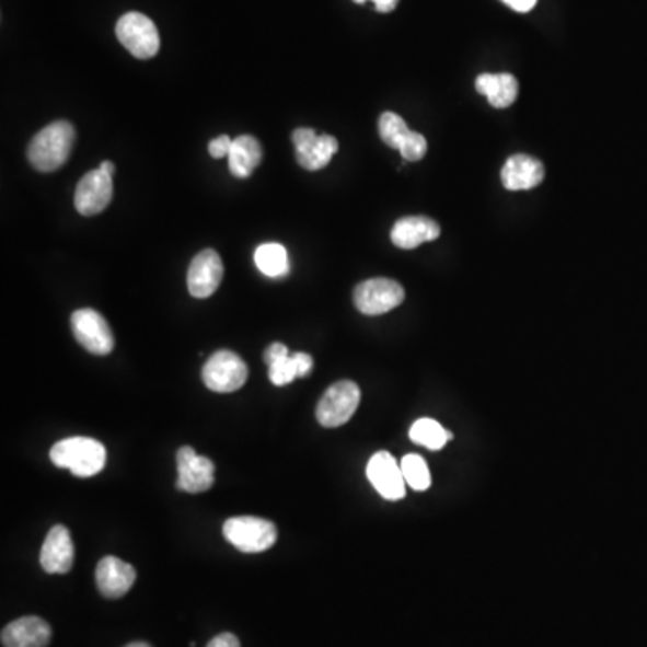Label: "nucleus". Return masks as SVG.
<instances>
[{"instance_id": "nucleus-16", "label": "nucleus", "mask_w": 647, "mask_h": 647, "mask_svg": "<svg viewBox=\"0 0 647 647\" xmlns=\"http://www.w3.org/2000/svg\"><path fill=\"white\" fill-rule=\"evenodd\" d=\"M441 236V227L427 216H407L392 227L391 240L397 249L412 251L416 246Z\"/></svg>"}, {"instance_id": "nucleus-9", "label": "nucleus", "mask_w": 647, "mask_h": 647, "mask_svg": "<svg viewBox=\"0 0 647 647\" xmlns=\"http://www.w3.org/2000/svg\"><path fill=\"white\" fill-rule=\"evenodd\" d=\"M176 487L186 493H204L215 484V464L211 459L198 455L195 448L182 447L176 452Z\"/></svg>"}, {"instance_id": "nucleus-25", "label": "nucleus", "mask_w": 647, "mask_h": 647, "mask_svg": "<svg viewBox=\"0 0 647 647\" xmlns=\"http://www.w3.org/2000/svg\"><path fill=\"white\" fill-rule=\"evenodd\" d=\"M268 377H270V382L277 386L288 385V383L293 382L296 378H299V371H297V363L293 355L277 358V360L268 363Z\"/></svg>"}, {"instance_id": "nucleus-21", "label": "nucleus", "mask_w": 647, "mask_h": 647, "mask_svg": "<svg viewBox=\"0 0 647 647\" xmlns=\"http://www.w3.org/2000/svg\"><path fill=\"white\" fill-rule=\"evenodd\" d=\"M254 262H256L259 271L271 279L287 277L290 271L287 249L279 243H263L257 246Z\"/></svg>"}, {"instance_id": "nucleus-15", "label": "nucleus", "mask_w": 647, "mask_h": 647, "mask_svg": "<svg viewBox=\"0 0 647 647\" xmlns=\"http://www.w3.org/2000/svg\"><path fill=\"white\" fill-rule=\"evenodd\" d=\"M136 579V568L119 557H103L96 568L97 588L108 599H119L126 596L130 592Z\"/></svg>"}, {"instance_id": "nucleus-33", "label": "nucleus", "mask_w": 647, "mask_h": 647, "mask_svg": "<svg viewBox=\"0 0 647 647\" xmlns=\"http://www.w3.org/2000/svg\"><path fill=\"white\" fill-rule=\"evenodd\" d=\"M100 170L105 171L106 175L112 176L114 175V171H116V166H114L111 161H103L101 162Z\"/></svg>"}, {"instance_id": "nucleus-24", "label": "nucleus", "mask_w": 647, "mask_h": 647, "mask_svg": "<svg viewBox=\"0 0 647 647\" xmlns=\"http://www.w3.org/2000/svg\"><path fill=\"white\" fill-rule=\"evenodd\" d=\"M400 466H402L403 477H405L407 486L416 489V492H427L431 484V475L427 461L423 457L416 455V453L405 455L400 462Z\"/></svg>"}, {"instance_id": "nucleus-20", "label": "nucleus", "mask_w": 647, "mask_h": 647, "mask_svg": "<svg viewBox=\"0 0 647 647\" xmlns=\"http://www.w3.org/2000/svg\"><path fill=\"white\" fill-rule=\"evenodd\" d=\"M478 94L486 96L495 108L511 106L518 96V81L512 74H481L475 81Z\"/></svg>"}, {"instance_id": "nucleus-30", "label": "nucleus", "mask_w": 647, "mask_h": 647, "mask_svg": "<svg viewBox=\"0 0 647 647\" xmlns=\"http://www.w3.org/2000/svg\"><path fill=\"white\" fill-rule=\"evenodd\" d=\"M287 355H290L288 347L285 346V344H281V342H276V344H271V346L266 349L265 363L268 366V363L277 360V358L287 357Z\"/></svg>"}, {"instance_id": "nucleus-2", "label": "nucleus", "mask_w": 647, "mask_h": 647, "mask_svg": "<svg viewBox=\"0 0 647 647\" xmlns=\"http://www.w3.org/2000/svg\"><path fill=\"white\" fill-rule=\"evenodd\" d=\"M50 461L58 467L71 470L74 477H94L105 467L106 450L91 437H69L50 448Z\"/></svg>"}, {"instance_id": "nucleus-13", "label": "nucleus", "mask_w": 647, "mask_h": 647, "mask_svg": "<svg viewBox=\"0 0 647 647\" xmlns=\"http://www.w3.org/2000/svg\"><path fill=\"white\" fill-rule=\"evenodd\" d=\"M223 279V263L212 249L201 251L195 256L187 270V288L195 299L211 297Z\"/></svg>"}, {"instance_id": "nucleus-12", "label": "nucleus", "mask_w": 647, "mask_h": 647, "mask_svg": "<svg viewBox=\"0 0 647 647\" xmlns=\"http://www.w3.org/2000/svg\"><path fill=\"white\" fill-rule=\"evenodd\" d=\"M367 478L386 500H402L407 493V482L403 477L402 466L389 452H378L367 464Z\"/></svg>"}, {"instance_id": "nucleus-11", "label": "nucleus", "mask_w": 647, "mask_h": 647, "mask_svg": "<svg viewBox=\"0 0 647 647\" xmlns=\"http://www.w3.org/2000/svg\"><path fill=\"white\" fill-rule=\"evenodd\" d=\"M112 195H114L112 176L106 175L100 167L89 171L76 186V211L83 216L100 215L111 206Z\"/></svg>"}, {"instance_id": "nucleus-6", "label": "nucleus", "mask_w": 647, "mask_h": 647, "mask_svg": "<svg viewBox=\"0 0 647 647\" xmlns=\"http://www.w3.org/2000/svg\"><path fill=\"white\" fill-rule=\"evenodd\" d=\"M201 378L209 391L229 394V392L240 391L241 386L245 385L249 367L236 353L221 349L206 361V366L201 369Z\"/></svg>"}, {"instance_id": "nucleus-3", "label": "nucleus", "mask_w": 647, "mask_h": 647, "mask_svg": "<svg viewBox=\"0 0 647 647\" xmlns=\"http://www.w3.org/2000/svg\"><path fill=\"white\" fill-rule=\"evenodd\" d=\"M223 536L238 551L257 554L274 547L277 528L265 518L232 517L223 523Z\"/></svg>"}, {"instance_id": "nucleus-23", "label": "nucleus", "mask_w": 647, "mask_h": 647, "mask_svg": "<svg viewBox=\"0 0 647 647\" xmlns=\"http://www.w3.org/2000/svg\"><path fill=\"white\" fill-rule=\"evenodd\" d=\"M378 131L382 141L385 142L389 148L400 151L403 142L407 141L408 136L412 131L408 130L407 123L403 120V117L397 116L394 112H383L378 120Z\"/></svg>"}, {"instance_id": "nucleus-35", "label": "nucleus", "mask_w": 647, "mask_h": 647, "mask_svg": "<svg viewBox=\"0 0 647 647\" xmlns=\"http://www.w3.org/2000/svg\"><path fill=\"white\" fill-rule=\"evenodd\" d=\"M355 2H357V4H363V2H367V0H355Z\"/></svg>"}, {"instance_id": "nucleus-34", "label": "nucleus", "mask_w": 647, "mask_h": 647, "mask_svg": "<svg viewBox=\"0 0 647 647\" xmlns=\"http://www.w3.org/2000/svg\"><path fill=\"white\" fill-rule=\"evenodd\" d=\"M125 647H151L150 644H146V643H134V644H128V646Z\"/></svg>"}, {"instance_id": "nucleus-1", "label": "nucleus", "mask_w": 647, "mask_h": 647, "mask_svg": "<svg viewBox=\"0 0 647 647\" xmlns=\"http://www.w3.org/2000/svg\"><path fill=\"white\" fill-rule=\"evenodd\" d=\"M74 142L76 130L69 120L50 123L33 137L27 148L31 166L42 173L60 170L69 161Z\"/></svg>"}, {"instance_id": "nucleus-14", "label": "nucleus", "mask_w": 647, "mask_h": 647, "mask_svg": "<svg viewBox=\"0 0 647 647\" xmlns=\"http://www.w3.org/2000/svg\"><path fill=\"white\" fill-rule=\"evenodd\" d=\"M41 565L47 574H67L74 565V543L71 532L56 525L47 534L41 552Z\"/></svg>"}, {"instance_id": "nucleus-31", "label": "nucleus", "mask_w": 647, "mask_h": 647, "mask_svg": "<svg viewBox=\"0 0 647 647\" xmlns=\"http://www.w3.org/2000/svg\"><path fill=\"white\" fill-rule=\"evenodd\" d=\"M502 2L515 11L528 13V11H531L536 5L538 0H502Z\"/></svg>"}, {"instance_id": "nucleus-32", "label": "nucleus", "mask_w": 647, "mask_h": 647, "mask_svg": "<svg viewBox=\"0 0 647 647\" xmlns=\"http://www.w3.org/2000/svg\"><path fill=\"white\" fill-rule=\"evenodd\" d=\"M372 2H374L380 13H391L392 10H396L400 0H372Z\"/></svg>"}, {"instance_id": "nucleus-4", "label": "nucleus", "mask_w": 647, "mask_h": 647, "mask_svg": "<svg viewBox=\"0 0 647 647\" xmlns=\"http://www.w3.org/2000/svg\"><path fill=\"white\" fill-rule=\"evenodd\" d=\"M117 41L139 60H150L161 49V36L151 19L130 11L116 25Z\"/></svg>"}, {"instance_id": "nucleus-8", "label": "nucleus", "mask_w": 647, "mask_h": 647, "mask_svg": "<svg viewBox=\"0 0 647 647\" xmlns=\"http://www.w3.org/2000/svg\"><path fill=\"white\" fill-rule=\"evenodd\" d=\"M72 333L76 340L85 347L86 351L97 357H106L114 349V335L105 316L91 308H83L71 316Z\"/></svg>"}, {"instance_id": "nucleus-22", "label": "nucleus", "mask_w": 647, "mask_h": 647, "mask_svg": "<svg viewBox=\"0 0 647 647\" xmlns=\"http://www.w3.org/2000/svg\"><path fill=\"white\" fill-rule=\"evenodd\" d=\"M408 436H411L412 441L416 442V444L428 448L431 452L447 447V442L452 439V434L447 428H442L441 423L434 421L430 417L417 419L412 425Z\"/></svg>"}, {"instance_id": "nucleus-27", "label": "nucleus", "mask_w": 647, "mask_h": 647, "mask_svg": "<svg viewBox=\"0 0 647 647\" xmlns=\"http://www.w3.org/2000/svg\"><path fill=\"white\" fill-rule=\"evenodd\" d=\"M232 148V139L229 136H220L212 139L209 142V153H211L212 159H223V157H229L231 153Z\"/></svg>"}, {"instance_id": "nucleus-5", "label": "nucleus", "mask_w": 647, "mask_h": 647, "mask_svg": "<svg viewBox=\"0 0 647 647\" xmlns=\"http://www.w3.org/2000/svg\"><path fill=\"white\" fill-rule=\"evenodd\" d=\"M360 389L349 380L333 383L316 405V421L324 428L346 425L360 405Z\"/></svg>"}, {"instance_id": "nucleus-26", "label": "nucleus", "mask_w": 647, "mask_h": 647, "mask_svg": "<svg viewBox=\"0 0 647 647\" xmlns=\"http://www.w3.org/2000/svg\"><path fill=\"white\" fill-rule=\"evenodd\" d=\"M427 139L421 134H417V131H412L407 141L403 142L402 148H400L403 159L408 162L421 161L423 157L427 155Z\"/></svg>"}, {"instance_id": "nucleus-29", "label": "nucleus", "mask_w": 647, "mask_h": 647, "mask_svg": "<svg viewBox=\"0 0 647 647\" xmlns=\"http://www.w3.org/2000/svg\"><path fill=\"white\" fill-rule=\"evenodd\" d=\"M207 647H241L240 640L236 635L232 633H220L212 638L211 643L207 644Z\"/></svg>"}, {"instance_id": "nucleus-18", "label": "nucleus", "mask_w": 647, "mask_h": 647, "mask_svg": "<svg viewBox=\"0 0 647 647\" xmlns=\"http://www.w3.org/2000/svg\"><path fill=\"white\" fill-rule=\"evenodd\" d=\"M545 176L542 162L531 155H512L504 164L502 184L509 192H525L540 186Z\"/></svg>"}, {"instance_id": "nucleus-28", "label": "nucleus", "mask_w": 647, "mask_h": 647, "mask_svg": "<svg viewBox=\"0 0 647 647\" xmlns=\"http://www.w3.org/2000/svg\"><path fill=\"white\" fill-rule=\"evenodd\" d=\"M297 363V371H299V378H307L313 369V358L307 353H296L293 355Z\"/></svg>"}, {"instance_id": "nucleus-7", "label": "nucleus", "mask_w": 647, "mask_h": 647, "mask_svg": "<svg viewBox=\"0 0 647 647\" xmlns=\"http://www.w3.org/2000/svg\"><path fill=\"white\" fill-rule=\"evenodd\" d=\"M405 290L402 285L386 277H374L355 288V304L363 315H383L402 304Z\"/></svg>"}, {"instance_id": "nucleus-19", "label": "nucleus", "mask_w": 647, "mask_h": 647, "mask_svg": "<svg viewBox=\"0 0 647 647\" xmlns=\"http://www.w3.org/2000/svg\"><path fill=\"white\" fill-rule=\"evenodd\" d=\"M229 170L236 178H249L263 161V148L256 137L240 136L232 141Z\"/></svg>"}, {"instance_id": "nucleus-17", "label": "nucleus", "mask_w": 647, "mask_h": 647, "mask_svg": "<svg viewBox=\"0 0 647 647\" xmlns=\"http://www.w3.org/2000/svg\"><path fill=\"white\" fill-rule=\"evenodd\" d=\"M50 635L53 632L44 619L22 617L2 629L0 640L4 647H47Z\"/></svg>"}, {"instance_id": "nucleus-10", "label": "nucleus", "mask_w": 647, "mask_h": 647, "mask_svg": "<svg viewBox=\"0 0 647 647\" xmlns=\"http://www.w3.org/2000/svg\"><path fill=\"white\" fill-rule=\"evenodd\" d=\"M291 141L296 146L297 162L308 171L326 167L338 151V141L335 137L316 136L312 128H297Z\"/></svg>"}]
</instances>
